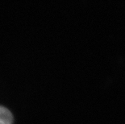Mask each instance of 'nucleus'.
Instances as JSON below:
<instances>
[{
    "label": "nucleus",
    "instance_id": "f257e3e1",
    "mask_svg": "<svg viewBox=\"0 0 125 124\" xmlns=\"http://www.w3.org/2000/svg\"><path fill=\"white\" fill-rule=\"evenodd\" d=\"M13 115L6 107L0 105V124H12Z\"/></svg>",
    "mask_w": 125,
    "mask_h": 124
}]
</instances>
